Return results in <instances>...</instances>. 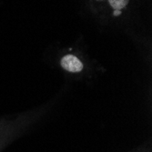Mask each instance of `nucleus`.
I'll return each mask as SVG.
<instances>
[{"instance_id": "nucleus-2", "label": "nucleus", "mask_w": 152, "mask_h": 152, "mask_svg": "<svg viewBox=\"0 0 152 152\" xmlns=\"http://www.w3.org/2000/svg\"><path fill=\"white\" fill-rule=\"evenodd\" d=\"M129 0H108V2L115 10H120L129 4Z\"/></svg>"}, {"instance_id": "nucleus-1", "label": "nucleus", "mask_w": 152, "mask_h": 152, "mask_svg": "<svg viewBox=\"0 0 152 152\" xmlns=\"http://www.w3.org/2000/svg\"><path fill=\"white\" fill-rule=\"evenodd\" d=\"M60 64L64 69L72 73L80 72L83 69L82 62L74 55H66L65 57L62 58Z\"/></svg>"}, {"instance_id": "nucleus-3", "label": "nucleus", "mask_w": 152, "mask_h": 152, "mask_svg": "<svg viewBox=\"0 0 152 152\" xmlns=\"http://www.w3.org/2000/svg\"><path fill=\"white\" fill-rule=\"evenodd\" d=\"M120 14H121V11H120V10H115L114 13H113V15H114L115 17H117V16H119Z\"/></svg>"}]
</instances>
